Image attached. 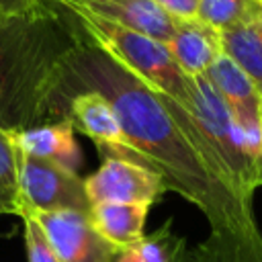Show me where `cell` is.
<instances>
[{"label": "cell", "mask_w": 262, "mask_h": 262, "mask_svg": "<svg viewBox=\"0 0 262 262\" xmlns=\"http://www.w3.org/2000/svg\"><path fill=\"white\" fill-rule=\"evenodd\" d=\"M78 90H96L108 98L123 129L125 160L158 172L168 190L184 196L207 217L211 233L262 237L254 211L213 174L162 96L84 35L68 57V102Z\"/></svg>", "instance_id": "obj_1"}, {"label": "cell", "mask_w": 262, "mask_h": 262, "mask_svg": "<svg viewBox=\"0 0 262 262\" xmlns=\"http://www.w3.org/2000/svg\"><path fill=\"white\" fill-rule=\"evenodd\" d=\"M82 33L72 14L0 25V125L10 131L66 119L68 57Z\"/></svg>", "instance_id": "obj_2"}, {"label": "cell", "mask_w": 262, "mask_h": 262, "mask_svg": "<svg viewBox=\"0 0 262 262\" xmlns=\"http://www.w3.org/2000/svg\"><path fill=\"white\" fill-rule=\"evenodd\" d=\"M68 10L80 33L115 59L121 68L149 86L154 92L170 96L186 111H190V76H186L172 59L168 47L149 37L123 29L94 12L78 0H53Z\"/></svg>", "instance_id": "obj_3"}, {"label": "cell", "mask_w": 262, "mask_h": 262, "mask_svg": "<svg viewBox=\"0 0 262 262\" xmlns=\"http://www.w3.org/2000/svg\"><path fill=\"white\" fill-rule=\"evenodd\" d=\"M190 96L192 102L188 113L194 117L199 131L213 151L227 188L246 209H252V196L260 186V180L225 100L205 74L190 76Z\"/></svg>", "instance_id": "obj_4"}, {"label": "cell", "mask_w": 262, "mask_h": 262, "mask_svg": "<svg viewBox=\"0 0 262 262\" xmlns=\"http://www.w3.org/2000/svg\"><path fill=\"white\" fill-rule=\"evenodd\" d=\"M20 213L78 211L90 213L92 205L86 194L84 178L78 172L43 158H33L16 147Z\"/></svg>", "instance_id": "obj_5"}, {"label": "cell", "mask_w": 262, "mask_h": 262, "mask_svg": "<svg viewBox=\"0 0 262 262\" xmlns=\"http://www.w3.org/2000/svg\"><path fill=\"white\" fill-rule=\"evenodd\" d=\"M84 186L90 205L121 203L151 207L168 190L158 172L125 158H104L102 166L84 178Z\"/></svg>", "instance_id": "obj_6"}, {"label": "cell", "mask_w": 262, "mask_h": 262, "mask_svg": "<svg viewBox=\"0 0 262 262\" xmlns=\"http://www.w3.org/2000/svg\"><path fill=\"white\" fill-rule=\"evenodd\" d=\"M27 215L39 223L41 231L63 262H113L119 252L94 229L86 213L53 211Z\"/></svg>", "instance_id": "obj_7"}, {"label": "cell", "mask_w": 262, "mask_h": 262, "mask_svg": "<svg viewBox=\"0 0 262 262\" xmlns=\"http://www.w3.org/2000/svg\"><path fill=\"white\" fill-rule=\"evenodd\" d=\"M66 119H70L74 131H80L94 141L102 158H125V137L119 117L108 98L100 92H74L68 102Z\"/></svg>", "instance_id": "obj_8"}, {"label": "cell", "mask_w": 262, "mask_h": 262, "mask_svg": "<svg viewBox=\"0 0 262 262\" xmlns=\"http://www.w3.org/2000/svg\"><path fill=\"white\" fill-rule=\"evenodd\" d=\"M82 6L123 29L164 45L172 41L178 27V20L170 16L156 0H88L82 2Z\"/></svg>", "instance_id": "obj_9"}, {"label": "cell", "mask_w": 262, "mask_h": 262, "mask_svg": "<svg viewBox=\"0 0 262 262\" xmlns=\"http://www.w3.org/2000/svg\"><path fill=\"white\" fill-rule=\"evenodd\" d=\"M166 47L176 66L192 78L203 76L211 68V63L223 53L219 31L211 29L199 18L178 20L176 33Z\"/></svg>", "instance_id": "obj_10"}, {"label": "cell", "mask_w": 262, "mask_h": 262, "mask_svg": "<svg viewBox=\"0 0 262 262\" xmlns=\"http://www.w3.org/2000/svg\"><path fill=\"white\" fill-rule=\"evenodd\" d=\"M12 137L16 147L27 156L57 162L74 172L82 162V154L74 139V125L70 123V119L12 131Z\"/></svg>", "instance_id": "obj_11"}, {"label": "cell", "mask_w": 262, "mask_h": 262, "mask_svg": "<svg viewBox=\"0 0 262 262\" xmlns=\"http://www.w3.org/2000/svg\"><path fill=\"white\" fill-rule=\"evenodd\" d=\"M149 205H121V203H100L92 205L88 217L94 229L117 250H125L137 244L145 233V219Z\"/></svg>", "instance_id": "obj_12"}, {"label": "cell", "mask_w": 262, "mask_h": 262, "mask_svg": "<svg viewBox=\"0 0 262 262\" xmlns=\"http://www.w3.org/2000/svg\"><path fill=\"white\" fill-rule=\"evenodd\" d=\"M221 51L252 80L262 96V14L219 31Z\"/></svg>", "instance_id": "obj_13"}, {"label": "cell", "mask_w": 262, "mask_h": 262, "mask_svg": "<svg viewBox=\"0 0 262 262\" xmlns=\"http://www.w3.org/2000/svg\"><path fill=\"white\" fill-rule=\"evenodd\" d=\"M190 262H262V237H239L209 233L196 248L188 250Z\"/></svg>", "instance_id": "obj_14"}, {"label": "cell", "mask_w": 262, "mask_h": 262, "mask_svg": "<svg viewBox=\"0 0 262 262\" xmlns=\"http://www.w3.org/2000/svg\"><path fill=\"white\" fill-rule=\"evenodd\" d=\"M182 248H186V239L174 233L170 219L137 244L119 250L113 262H174Z\"/></svg>", "instance_id": "obj_15"}, {"label": "cell", "mask_w": 262, "mask_h": 262, "mask_svg": "<svg viewBox=\"0 0 262 262\" xmlns=\"http://www.w3.org/2000/svg\"><path fill=\"white\" fill-rule=\"evenodd\" d=\"M20 194H18V164H16V143L10 129L0 125V215H18Z\"/></svg>", "instance_id": "obj_16"}, {"label": "cell", "mask_w": 262, "mask_h": 262, "mask_svg": "<svg viewBox=\"0 0 262 262\" xmlns=\"http://www.w3.org/2000/svg\"><path fill=\"white\" fill-rule=\"evenodd\" d=\"M262 14L256 0H199L196 18L215 31L246 23Z\"/></svg>", "instance_id": "obj_17"}, {"label": "cell", "mask_w": 262, "mask_h": 262, "mask_svg": "<svg viewBox=\"0 0 262 262\" xmlns=\"http://www.w3.org/2000/svg\"><path fill=\"white\" fill-rule=\"evenodd\" d=\"M61 12L53 0H0V25L51 18Z\"/></svg>", "instance_id": "obj_18"}, {"label": "cell", "mask_w": 262, "mask_h": 262, "mask_svg": "<svg viewBox=\"0 0 262 262\" xmlns=\"http://www.w3.org/2000/svg\"><path fill=\"white\" fill-rule=\"evenodd\" d=\"M23 225H25V246H27V260L29 262H63L45 233L41 231L39 223L31 215H20Z\"/></svg>", "instance_id": "obj_19"}, {"label": "cell", "mask_w": 262, "mask_h": 262, "mask_svg": "<svg viewBox=\"0 0 262 262\" xmlns=\"http://www.w3.org/2000/svg\"><path fill=\"white\" fill-rule=\"evenodd\" d=\"M170 16L176 20H192L196 18L199 0H156Z\"/></svg>", "instance_id": "obj_20"}, {"label": "cell", "mask_w": 262, "mask_h": 262, "mask_svg": "<svg viewBox=\"0 0 262 262\" xmlns=\"http://www.w3.org/2000/svg\"><path fill=\"white\" fill-rule=\"evenodd\" d=\"M174 262H190V258H188V246L180 250V254L176 256V260H174Z\"/></svg>", "instance_id": "obj_21"}, {"label": "cell", "mask_w": 262, "mask_h": 262, "mask_svg": "<svg viewBox=\"0 0 262 262\" xmlns=\"http://www.w3.org/2000/svg\"><path fill=\"white\" fill-rule=\"evenodd\" d=\"M256 2H258V6H260V8H262V0H256Z\"/></svg>", "instance_id": "obj_22"}, {"label": "cell", "mask_w": 262, "mask_h": 262, "mask_svg": "<svg viewBox=\"0 0 262 262\" xmlns=\"http://www.w3.org/2000/svg\"><path fill=\"white\" fill-rule=\"evenodd\" d=\"M80 2H88V0H80Z\"/></svg>", "instance_id": "obj_23"}]
</instances>
